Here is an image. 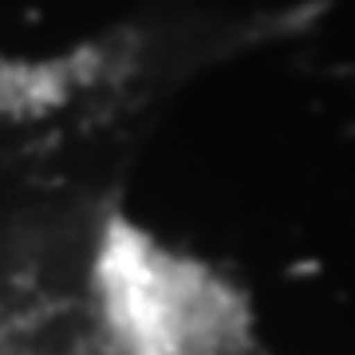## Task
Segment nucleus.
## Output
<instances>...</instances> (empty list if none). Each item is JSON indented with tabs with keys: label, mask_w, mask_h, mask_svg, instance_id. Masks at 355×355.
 <instances>
[{
	"label": "nucleus",
	"mask_w": 355,
	"mask_h": 355,
	"mask_svg": "<svg viewBox=\"0 0 355 355\" xmlns=\"http://www.w3.org/2000/svg\"><path fill=\"white\" fill-rule=\"evenodd\" d=\"M87 308L114 355H233L249 312L221 277L107 217L87 261Z\"/></svg>",
	"instance_id": "obj_1"
}]
</instances>
